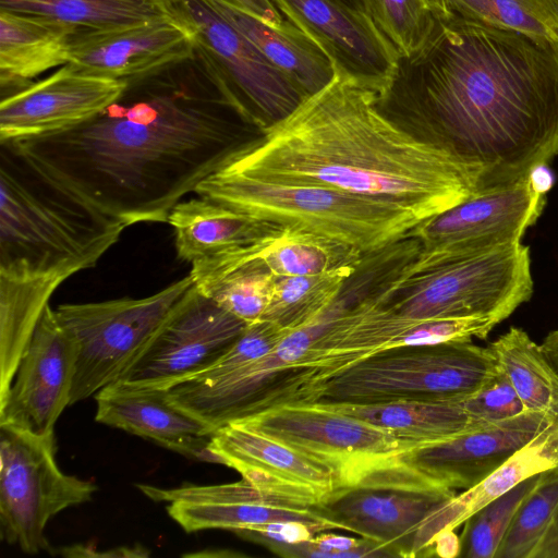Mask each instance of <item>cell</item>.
I'll list each match as a JSON object with an SVG mask.
<instances>
[{
    "label": "cell",
    "instance_id": "cell-1",
    "mask_svg": "<svg viewBox=\"0 0 558 558\" xmlns=\"http://www.w3.org/2000/svg\"><path fill=\"white\" fill-rule=\"evenodd\" d=\"M259 134L194 48L186 59L128 80L122 95L88 121L4 143L129 227L167 222L185 195Z\"/></svg>",
    "mask_w": 558,
    "mask_h": 558
},
{
    "label": "cell",
    "instance_id": "cell-2",
    "mask_svg": "<svg viewBox=\"0 0 558 558\" xmlns=\"http://www.w3.org/2000/svg\"><path fill=\"white\" fill-rule=\"evenodd\" d=\"M375 104L473 168L480 191L508 185L558 155V45L442 7L427 45L399 56Z\"/></svg>",
    "mask_w": 558,
    "mask_h": 558
},
{
    "label": "cell",
    "instance_id": "cell-3",
    "mask_svg": "<svg viewBox=\"0 0 558 558\" xmlns=\"http://www.w3.org/2000/svg\"><path fill=\"white\" fill-rule=\"evenodd\" d=\"M376 94L338 73L216 172L338 190L420 222L480 191L473 168L381 113Z\"/></svg>",
    "mask_w": 558,
    "mask_h": 558
},
{
    "label": "cell",
    "instance_id": "cell-4",
    "mask_svg": "<svg viewBox=\"0 0 558 558\" xmlns=\"http://www.w3.org/2000/svg\"><path fill=\"white\" fill-rule=\"evenodd\" d=\"M125 228L0 143V271L94 267Z\"/></svg>",
    "mask_w": 558,
    "mask_h": 558
},
{
    "label": "cell",
    "instance_id": "cell-5",
    "mask_svg": "<svg viewBox=\"0 0 558 558\" xmlns=\"http://www.w3.org/2000/svg\"><path fill=\"white\" fill-rule=\"evenodd\" d=\"M196 195L262 221L303 228L364 254L408 239L420 221L380 201L317 185L282 184L215 172Z\"/></svg>",
    "mask_w": 558,
    "mask_h": 558
},
{
    "label": "cell",
    "instance_id": "cell-6",
    "mask_svg": "<svg viewBox=\"0 0 558 558\" xmlns=\"http://www.w3.org/2000/svg\"><path fill=\"white\" fill-rule=\"evenodd\" d=\"M499 373L489 347L472 340L396 347L329 381L316 402L460 401Z\"/></svg>",
    "mask_w": 558,
    "mask_h": 558
},
{
    "label": "cell",
    "instance_id": "cell-7",
    "mask_svg": "<svg viewBox=\"0 0 558 558\" xmlns=\"http://www.w3.org/2000/svg\"><path fill=\"white\" fill-rule=\"evenodd\" d=\"M530 250L518 243L390 279L374 294L412 318L487 317L498 324L533 294Z\"/></svg>",
    "mask_w": 558,
    "mask_h": 558
},
{
    "label": "cell",
    "instance_id": "cell-8",
    "mask_svg": "<svg viewBox=\"0 0 558 558\" xmlns=\"http://www.w3.org/2000/svg\"><path fill=\"white\" fill-rule=\"evenodd\" d=\"M494 327L486 317H408L369 294L349 303L299 362L296 404L316 402L329 381L384 350L485 339Z\"/></svg>",
    "mask_w": 558,
    "mask_h": 558
},
{
    "label": "cell",
    "instance_id": "cell-9",
    "mask_svg": "<svg viewBox=\"0 0 558 558\" xmlns=\"http://www.w3.org/2000/svg\"><path fill=\"white\" fill-rule=\"evenodd\" d=\"M194 287L189 274L145 298L57 306V317L77 352L71 404L95 396L118 380Z\"/></svg>",
    "mask_w": 558,
    "mask_h": 558
},
{
    "label": "cell",
    "instance_id": "cell-10",
    "mask_svg": "<svg viewBox=\"0 0 558 558\" xmlns=\"http://www.w3.org/2000/svg\"><path fill=\"white\" fill-rule=\"evenodd\" d=\"M544 186L535 170L514 183L478 191L417 223L408 239L418 243L412 258L392 271L407 278L426 269L521 243L542 215Z\"/></svg>",
    "mask_w": 558,
    "mask_h": 558
},
{
    "label": "cell",
    "instance_id": "cell-11",
    "mask_svg": "<svg viewBox=\"0 0 558 558\" xmlns=\"http://www.w3.org/2000/svg\"><path fill=\"white\" fill-rule=\"evenodd\" d=\"M96 490L94 482L59 469L54 434L0 424V532L8 544L32 555L52 551L48 522L92 500Z\"/></svg>",
    "mask_w": 558,
    "mask_h": 558
},
{
    "label": "cell",
    "instance_id": "cell-12",
    "mask_svg": "<svg viewBox=\"0 0 558 558\" xmlns=\"http://www.w3.org/2000/svg\"><path fill=\"white\" fill-rule=\"evenodd\" d=\"M329 307L289 331L266 355L214 378H191L168 389L173 404L213 432L226 424L293 402L298 363L337 316Z\"/></svg>",
    "mask_w": 558,
    "mask_h": 558
},
{
    "label": "cell",
    "instance_id": "cell-13",
    "mask_svg": "<svg viewBox=\"0 0 558 558\" xmlns=\"http://www.w3.org/2000/svg\"><path fill=\"white\" fill-rule=\"evenodd\" d=\"M238 421L330 466L347 489L416 446L320 402L281 405Z\"/></svg>",
    "mask_w": 558,
    "mask_h": 558
},
{
    "label": "cell",
    "instance_id": "cell-14",
    "mask_svg": "<svg viewBox=\"0 0 558 558\" xmlns=\"http://www.w3.org/2000/svg\"><path fill=\"white\" fill-rule=\"evenodd\" d=\"M194 48L240 111L260 130L291 113L307 96L274 66L213 0H178Z\"/></svg>",
    "mask_w": 558,
    "mask_h": 558
},
{
    "label": "cell",
    "instance_id": "cell-15",
    "mask_svg": "<svg viewBox=\"0 0 558 558\" xmlns=\"http://www.w3.org/2000/svg\"><path fill=\"white\" fill-rule=\"evenodd\" d=\"M547 416L526 411L453 437L414 446L367 486L418 492L468 489L480 483L548 424Z\"/></svg>",
    "mask_w": 558,
    "mask_h": 558
},
{
    "label": "cell",
    "instance_id": "cell-16",
    "mask_svg": "<svg viewBox=\"0 0 558 558\" xmlns=\"http://www.w3.org/2000/svg\"><path fill=\"white\" fill-rule=\"evenodd\" d=\"M245 327L194 287L114 383L168 390L213 366Z\"/></svg>",
    "mask_w": 558,
    "mask_h": 558
},
{
    "label": "cell",
    "instance_id": "cell-17",
    "mask_svg": "<svg viewBox=\"0 0 558 558\" xmlns=\"http://www.w3.org/2000/svg\"><path fill=\"white\" fill-rule=\"evenodd\" d=\"M213 462L238 471L264 494L296 505L322 507L345 490L325 463L239 421L214 432Z\"/></svg>",
    "mask_w": 558,
    "mask_h": 558
},
{
    "label": "cell",
    "instance_id": "cell-18",
    "mask_svg": "<svg viewBox=\"0 0 558 558\" xmlns=\"http://www.w3.org/2000/svg\"><path fill=\"white\" fill-rule=\"evenodd\" d=\"M454 495L456 490L356 486L322 508L340 530L375 543L391 557L430 556L435 537L444 531L441 506Z\"/></svg>",
    "mask_w": 558,
    "mask_h": 558
},
{
    "label": "cell",
    "instance_id": "cell-19",
    "mask_svg": "<svg viewBox=\"0 0 558 558\" xmlns=\"http://www.w3.org/2000/svg\"><path fill=\"white\" fill-rule=\"evenodd\" d=\"M76 360L73 339L47 305L0 403V424L53 434L59 416L71 405Z\"/></svg>",
    "mask_w": 558,
    "mask_h": 558
},
{
    "label": "cell",
    "instance_id": "cell-20",
    "mask_svg": "<svg viewBox=\"0 0 558 558\" xmlns=\"http://www.w3.org/2000/svg\"><path fill=\"white\" fill-rule=\"evenodd\" d=\"M126 85L125 80L86 74L66 63L48 77L1 97L0 143L80 125L116 101Z\"/></svg>",
    "mask_w": 558,
    "mask_h": 558
},
{
    "label": "cell",
    "instance_id": "cell-21",
    "mask_svg": "<svg viewBox=\"0 0 558 558\" xmlns=\"http://www.w3.org/2000/svg\"><path fill=\"white\" fill-rule=\"evenodd\" d=\"M282 15L314 39L341 75L379 92L399 53L368 14L342 0H271Z\"/></svg>",
    "mask_w": 558,
    "mask_h": 558
},
{
    "label": "cell",
    "instance_id": "cell-22",
    "mask_svg": "<svg viewBox=\"0 0 558 558\" xmlns=\"http://www.w3.org/2000/svg\"><path fill=\"white\" fill-rule=\"evenodd\" d=\"M149 499L169 502V515L187 533L209 529L231 532L278 520H299L322 531L340 529L322 507L296 505L262 493L246 480L217 485L161 488L137 485Z\"/></svg>",
    "mask_w": 558,
    "mask_h": 558
},
{
    "label": "cell",
    "instance_id": "cell-23",
    "mask_svg": "<svg viewBox=\"0 0 558 558\" xmlns=\"http://www.w3.org/2000/svg\"><path fill=\"white\" fill-rule=\"evenodd\" d=\"M193 53V33L182 16L117 29L76 31L69 63L86 74L128 81Z\"/></svg>",
    "mask_w": 558,
    "mask_h": 558
},
{
    "label": "cell",
    "instance_id": "cell-24",
    "mask_svg": "<svg viewBox=\"0 0 558 558\" xmlns=\"http://www.w3.org/2000/svg\"><path fill=\"white\" fill-rule=\"evenodd\" d=\"M98 423L150 439L172 451L213 462L214 432L171 402L168 390L137 389L112 383L95 395Z\"/></svg>",
    "mask_w": 558,
    "mask_h": 558
},
{
    "label": "cell",
    "instance_id": "cell-25",
    "mask_svg": "<svg viewBox=\"0 0 558 558\" xmlns=\"http://www.w3.org/2000/svg\"><path fill=\"white\" fill-rule=\"evenodd\" d=\"M364 255L354 246L303 228L275 225L251 243L210 256L230 264L255 263L276 277H289L341 267L360 269Z\"/></svg>",
    "mask_w": 558,
    "mask_h": 558
},
{
    "label": "cell",
    "instance_id": "cell-26",
    "mask_svg": "<svg viewBox=\"0 0 558 558\" xmlns=\"http://www.w3.org/2000/svg\"><path fill=\"white\" fill-rule=\"evenodd\" d=\"M81 270L71 264L49 271H0V403L51 295Z\"/></svg>",
    "mask_w": 558,
    "mask_h": 558
},
{
    "label": "cell",
    "instance_id": "cell-27",
    "mask_svg": "<svg viewBox=\"0 0 558 558\" xmlns=\"http://www.w3.org/2000/svg\"><path fill=\"white\" fill-rule=\"evenodd\" d=\"M213 1L221 14L307 97L324 89L336 78L338 71L331 58L289 20L274 25L225 0Z\"/></svg>",
    "mask_w": 558,
    "mask_h": 558
},
{
    "label": "cell",
    "instance_id": "cell-28",
    "mask_svg": "<svg viewBox=\"0 0 558 558\" xmlns=\"http://www.w3.org/2000/svg\"><path fill=\"white\" fill-rule=\"evenodd\" d=\"M75 28L64 24L0 11L1 96L15 93L43 72L69 63Z\"/></svg>",
    "mask_w": 558,
    "mask_h": 558
},
{
    "label": "cell",
    "instance_id": "cell-29",
    "mask_svg": "<svg viewBox=\"0 0 558 558\" xmlns=\"http://www.w3.org/2000/svg\"><path fill=\"white\" fill-rule=\"evenodd\" d=\"M167 223L173 229L178 258L191 264L251 243L276 225L198 195L179 202Z\"/></svg>",
    "mask_w": 558,
    "mask_h": 558
},
{
    "label": "cell",
    "instance_id": "cell-30",
    "mask_svg": "<svg viewBox=\"0 0 558 558\" xmlns=\"http://www.w3.org/2000/svg\"><path fill=\"white\" fill-rule=\"evenodd\" d=\"M0 11L51 20L76 31H108L182 17L178 0H0Z\"/></svg>",
    "mask_w": 558,
    "mask_h": 558
},
{
    "label": "cell",
    "instance_id": "cell-31",
    "mask_svg": "<svg viewBox=\"0 0 558 558\" xmlns=\"http://www.w3.org/2000/svg\"><path fill=\"white\" fill-rule=\"evenodd\" d=\"M348 415L374 424L399 439L422 445L444 440L484 426L474 423L460 401L446 402H320Z\"/></svg>",
    "mask_w": 558,
    "mask_h": 558
},
{
    "label": "cell",
    "instance_id": "cell-32",
    "mask_svg": "<svg viewBox=\"0 0 558 558\" xmlns=\"http://www.w3.org/2000/svg\"><path fill=\"white\" fill-rule=\"evenodd\" d=\"M190 276L202 294L246 325L263 318L277 278L255 263L230 264L216 256L193 262Z\"/></svg>",
    "mask_w": 558,
    "mask_h": 558
},
{
    "label": "cell",
    "instance_id": "cell-33",
    "mask_svg": "<svg viewBox=\"0 0 558 558\" xmlns=\"http://www.w3.org/2000/svg\"><path fill=\"white\" fill-rule=\"evenodd\" d=\"M526 411L558 421V371L542 345L519 327L488 344Z\"/></svg>",
    "mask_w": 558,
    "mask_h": 558
},
{
    "label": "cell",
    "instance_id": "cell-34",
    "mask_svg": "<svg viewBox=\"0 0 558 558\" xmlns=\"http://www.w3.org/2000/svg\"><path fill=\"white\" fill-rule=\"evenodd\" d=\"M357 270L341 267L318 274L277 277L270 304L262 319L290 330L307 325L338 300Z\"/></svg>",
    "mask_w": 558,
    "mask_h": 558
},
{
    "label": "cell",
    "instance_id": "cell-35",
    "mask_svg": "<svg viewBox=\"0 0 558 558\" xmlns=\"http://www.w3.org/2000/svg\"><path fill=\"white\" fill-rule=\"evenodd\" d=\"M466 20L546 39L558 45V0H439Z\"/></svg>",
    "mask_w": 558,
    "mask_h": 558
},
{
    "label": "cell",
    "instance_id": "cell-36",
    "mask_svg": "<svg viewBox=\"0 0 558 558\" xmlns=\"http://www.w3.org/2000/svg\"><path fill=\"white\" fill-rule=\"evenodd\" d=\"M364 11L401 57H412L432 38L442 5L439 0H363Z\"/></svg>",
    "mask_w": 558,
    "mask_h": 558
},
{
    "label": "cell",
    "instance_id": "cell-37",
    "mask_svg": "<svg viewBox=\"0 0 558 558\" xmlns=\"http://www.w3.org/2000/svg\"><path fill=\"white\" fill-rule=\"evenodd\" d=\"M558 501V466L537 480L517 509L495 558H530Z\"/></svg>",
    "mask_w": 558,
    "mask_h": 558
},
{
    "label": "cell",
    "instance_id": "cell-38",
    "mask_svg": "<svg viewBox=\"0 0 558 558\" xmlns=\"http://www.w3.org/2000/svg\"><path fill=\"white\" fill-rule=\"evenodd\" d=\"M538 475V474H537ZM531 476L474 512L463 522L460 556L495 558V554L521 501L533 487Z\"/></svg>",
    "mask_w": 558,
    "mask_h": 558
},
{
    "label": "cell",
    "instance_id": "cell-39",
    "mask_svg": "<svg viewBox=\"0 0 558 558\" xmlns=\"http://www.w3.org/2000/svg\"><path fill=\"white\" fill-rule=\"evenodd\" d=\"M477 425L501 422L526 412L508 377L500 373L474 393L461 400Z\"/></svg>",
    "mask_w": 558,
    "mask_h": 558
},
{
    "label": "cell",
    "instance_id": "cell-40",
    "mask_svg": "<svg viewBox=\"0 0 558 558\" xmlns=\"http://www.w3.org/2000/svg\"><path fill=\"white\" fill-rule=\"evenodd\" d=\"M284 557L357 558L391 557L388 551L364 537H351L327 531L317 533L311 541L296 545H268Z\"/></svg>",
    "mask_w": 558,
    "mask_h": 558
},
{
    "label": "cell",
    "instance_id": "cell-41",
    "mask_svg": "<svg viewBox=\"0 0 558 558\" xmlns=\"http://www.w3.org/2000/svg\"><path fill=\"white\" fill-rule=\"evenodd\" d=\"M239 536L258 542L265 546L296 545L311 541L319 527L299 520H278L233 531Z\"/></svg>",
    "mask_w": 558,
    "mask_h": 558
},
{
    "label": "cell",
    "instance_id": "cell-42",
    "mask_svg": "<svg viewBox=\"0 0 558 558\" xmlns=\"http://www.w3.org/2000/svg\"><path fill=\"white\" fill-rule=\"evenodd\" d=\"M245 12L274 25L281 24L283 15L271 0H225Z\"/></svg>",
    "mask_w": 558,
    "mask_h": 558
},
{
    "label": "cell",
    "instance_id": "cell-43",
    "mask_svg": "<svg viewBox=\"0 0 558 558\" xmlns=\"http://www.w3.org/2000/svg\"><path fill=\"white\" fill-rule=\"evenodd\" d=\"M530 558H558V501L549 523Z\"/></svg>",
    "mask_w": 558,
    "mask_h": 558
},
{
    "label": "cell",
    "instance_id": "cell-44",
    "mask_svg": "<svg viewBox=\"0 0 558 558\" xmlns=\"http://www.w3.org/2000/svg\"><path fill=\"white\" fill-rule=\"evenodd\" d=\"M461 542L460 536L454 530H445L434 539L433 553L439 557L453 558L460 556Z\"/></svg>",
    "mask_w": 558,
    "mask_h": 558
},
{
    "label": "cell",
    "instance_id": "cell-45",
    "mask_svg": "<svg viewBox=\"0 0 558 558\" xmlns=\"http://www.w3.org/2000/svg\"><path fill=\"white\" fill-rule=\"evenodd\" d=\"M550 363L558 371V328L550 331L541 344Z\"/></svg>",
    "mask_w": 558,
    "mask_h": 558
},
{
    "label": "cell",
    "instance_id": "cell-46",
    "mask_svg": "<svg viewBox=\"0 0 558 558\" xmlns=\"http://www.w3.org/2000/svg\"><path fill=\"white\" fill-rule=\"evenodd\" d=\"M342 1L352 8L364 11L363 0H342Z\"/></svg>",
    "mask_w": 558,
    "mask_h": 558
}]
</instances>
